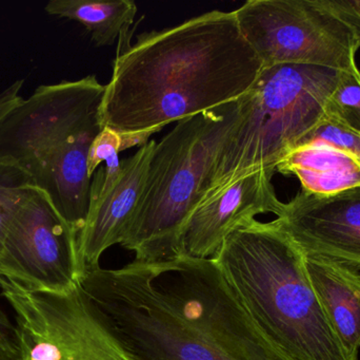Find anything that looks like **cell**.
Segmentation results:
<instances>
[{"label":"cell","mask_w":360,"mask_h":360,"mask_svg":"<svg viewBox=\"0 0 360 360\" xmlns=\"http://www.w3.org/2000/svg\"><path fill=\"white\" fill-rule=\"evenodd\" d=\"M311 143H323L352 154L360 164V135L334 120L326 118L314 130L311 131L300 146ZM297 147V148H298Z\"/></svg>","instance_id":"cell-19"},{"label":"cell","mask_w":360,"mask_h":360,"mask_svg":"<svg viewBox=\"0 0 360 360\" xmlns=\"http://www.w3.org/2000/svg\"><path fill=\"white\" fill-rule=\"evenodd\" d=\"M342 72L293 63L262 69L243 95V118L220 149L202 202L254 171H276L327 118Z\"/></svg>","instance_id":"cell-5"},{"label":"cell","mask_w":360,"mask_h":360,"mask_svg":"<svg viewBox=\"0 0 360 360\" xmlns=\"http://www.w3.org/2000/svg\"><path fill=\"white\" fill-rule=\"evenodd\" d=\"M264 68L293 63L348 71L360 37L325 0H249L234 11Z\"/></svg>","instance_id":"cell-6"},{"label":"cell","mask_w":360,"mask_h":360,"mask_svg":"<svg viewBox=\"0 0 360 360\" xmlns=\"http://www.w3.org/2000/svg\"><path fill=\"white\" fill-rule=\"evenodd\" d=\"M327 6L356 31L360 37V0H325Z\"/></svg>","instance_id":"cell-22"},{"label":"cell","mask_w":360,"mask_h":360,"mask_svg":"<svg viewBox=\"0 0 360 360\" xmlns=\"http://www.w3.org/2000/svg\"><path fill=\"white\" fill-rule=\"evenodd\" d=\"M262 69L234 11H211L141 34L114 61L99 109L101 126L120 133L160 131L238 101Z\"/></svg>","instance_id":"cell-2"},{"label":"cell","mask_w":360,"mask_h":360,"mask_svg":"<svg viewBox=\"0 0 360 360\" xmlns=\"http://www.w3.org/2000/svg\"><path fill=\"white\" fill-rule=\"evenodd\" d=\"M101 128L98 116L27 170L34 187L50 198L78 236L90 205L92 177L89 173V150Z\"/></svg>","instance_id":"cell-13"},{"label":"cell","mask_w":360,"mask_h":360,"mask_svg":"<svg viewBox=\"0 0 360 360\" xmlns=\"http://www.w3.org/2000/svg\"><path fill=\"white\" fill-rule=\"evenodd\" d=\"M276 173L296 175L309 194H331L360 186L356 159L323 143L296 148L277 165Z\"/></svg>","instance_id":"cell-15"},{"label":"cell","mask_w":360,"mask_h":360,"mask_svg":"<svg viewBox=\"0 0 360 360\" xmlns=\"http://www.w3.org/2000/svg\"><path fill=\"white\" fill-rule=\"evenodd\" d=\"M105 91L95 75L38 87L0 122V160L27 171L99 116Z\"/></svg>","instance_id":"cell-9"},{"label":"cell","mask_w":360,"mask_h":360,"mask_svg":"<svg viewBox=\"0 0 360 360\" xmlns=\"http://www.w3.org/2000/svg\"><path fill=\"white\" fill-rule=\"evenodd\" d=\"M266 337L290 360H349L315 295L304 254L275 221H252L214 257Z\"/></svg>","instance_id":"cell-3"},{"label":"cell","mask_w":360,"mask_h":360,"mask_svg":"<svg viewBox=\"0 0 360 360\" xmlns=\"http://www.w3.org/2000/svg\"><path fill=\"white\" fill-rule=\"evenodd\" d=\"M18 359L16 325L0 311V360Z\"/></svg>","instance_id":"cell-21"},{"label":"cell","mask_w":360,"mask_h":360,"mask_svg":"<svg viewBox=\"0 0 360 360\" xmlns=\"http://www.w3.org/2000/svg\"><path fill=\"white\" fill-rule=\"evenodd\" d=\"M243 114V97L180 120L156 143L136 213L120 244L134 253V261L180 255L184 226L202 202L214 163Z\"/></svg>","instance_id":"cell-4"},{"label":"cell","mask_w":360,"mask_h":360,"mask_svg":"<svg viewBox=\"0 0 360 360\" xmlns=\"http://www.w3.org/2000/svg\"><path fill=\"white\" fill-rule=\"evenodd\" d=\"M136 360H290L256 325L214 258L96 266L79 285Z\"/></svg>","instance_id":"cell-1"},{"label":"cell","mask_w":360,"mask_h":360,"mask_svg":"<svg viewBox=\"0 0 360 360\" xmlns=\"http://www.w3.org/2000/svg\"><path fill=\"white\" fill-rule=\"evenodd\" d=\"M16 318L17 360H136L101 325L79 287L31 291L0 278Z\"/></svg>","instance_id":"cell-7"},{"label":"cell","mask_w":360,"mask_h":360,"mask_svg":"<svg viewBox=\"0 0 360 360\" xmlns=\"http://www.w3.org/2000/svg\"><path fill=\"white\" fill-rule=\"evenodd\" d=\"M84 270L78 235L42 190L32 186L0 247V278L31 291L70 294Z\"/></svg>","instance_id":"cell-8"},{"label":"cell","mask_w":360,"mask_h":360,"mask_svg":"<svg viewBox=\"0 0 360 360\" xmlns=\"http://www.w3.org/2000/svg\"><path fill=\"white\" fill-rule=\"evenodd\" d=\"M32 186L31 177L22 167L0 160V247L15 211Z\"/></svg>","instance_id":"cell-18"},{"label":"cell","mask_w":360,"mask_h":360,"mask_svg":"<svg viewBox=\"0 0 360 360\" xmlns=\"http://www.w3.org/2000/svg\"><path fill=\"white\" fill-rule=\"evenodd\" d=\"M274 221L304 255L360 268V186L331 194L302 190Z\"/></svg>","instance_id":"cell-10"},{"label":"cell","mask_w":360,"mask_h":360,"mask_svg":"<svg viewBox=\"0 0 360 360\" xmlns=\"http://www.w3.org/2000/svg\"><path fill=\"white\" fill-rule=\"evenodd\" d=\"M124 151L122 133L113 129L103 127L98 135L93 139L89 150V173L93 178L99 165L105 162V167L112 170L120 168V152Z\"/></svg>","instance_id":"cell-20"},{"label":"cell","mask_w":360,"mask_h":360,"mask_svg":"<svg viewBox=\"0 0 360 360\" xmlns=\"http://www.w3.org/2000/svg\"><path fill=\"white\" fill-rule=\"evenodd\" d=\"M23 84L25 80H16L0 92V122L23 101L20 95Z\"/></svg>","instance_id":"cell-23"},{"label":"cell","mask_w":360,"mask_h":360,"mask_svg":"<svg viewBox=\"0 0 360 360\" xmlns=\"http://www.w3.org/2000/svg\"><path fill=\"white\" fill-rule=\"evenodd\" d=\"M44 11L52 16L71 19L84 25L98 46H112L132 25L136 4L132 0H51Z\"/></svg>","instance_id":"cell-16"},{"label":"cell","mask_w":360,"mask_h":360,"mask_svg":"<svg viewBox=\"0 0 360 360\" xmlns=\"http://www.w3.org/2000/svg\"><path fill=\"white\" fill-rule=\"evenodd\" d=\"M327 118L360 135V71L357 65L342 72L340 84L328 103Z\"/></svg>","instance_id":"cell-17"},{"label":"cell","mask_w":360,"mask_h":360,"mask_svg":"<svg viewBox=\"0 0 360 360\" xmlns=\"http://www.w3.org/2000/svg\"><path fill=\"white\" fill-rule=\"evenodd\" d=\"M275 173L274 169L254 171L199 204L184 226L180 255L196 259L214 258L224 240L254 221L256 216L278 215L283 202L272 184Z\"/></svg>","instance_id":"cell-12"},{"label":"cell","mask_w":360,"mask_h":360,"mask_svg":"<svg viewBox=\"0 0 360 360\" xmlns=\"http://www.w3.org/2000/svg\"><path fill=\"white\" fill-rule=\"evenodd\" d=\"M156 142L149 141L120 163L118 170L97 169L91 183L90 205L78 236L84 272L99 266L101 255L122 244L136 213Z\"/></svg>","instance_id":"cell-11"},{"label":"cell","mask_w":360,"mask_h":360,"mask_svg":"<svg viewBox=\"0 0 360 360\" xmlns=\"http://www.w3.org/2000/svg\"><path fill=\"white\" fill-rule=\"evenodd\" d=\"M315 295L349 360H359L360 273L356 268L321 256L304 255Z\"/></svg>","instance_id":"cell-14"}]
</instances>
